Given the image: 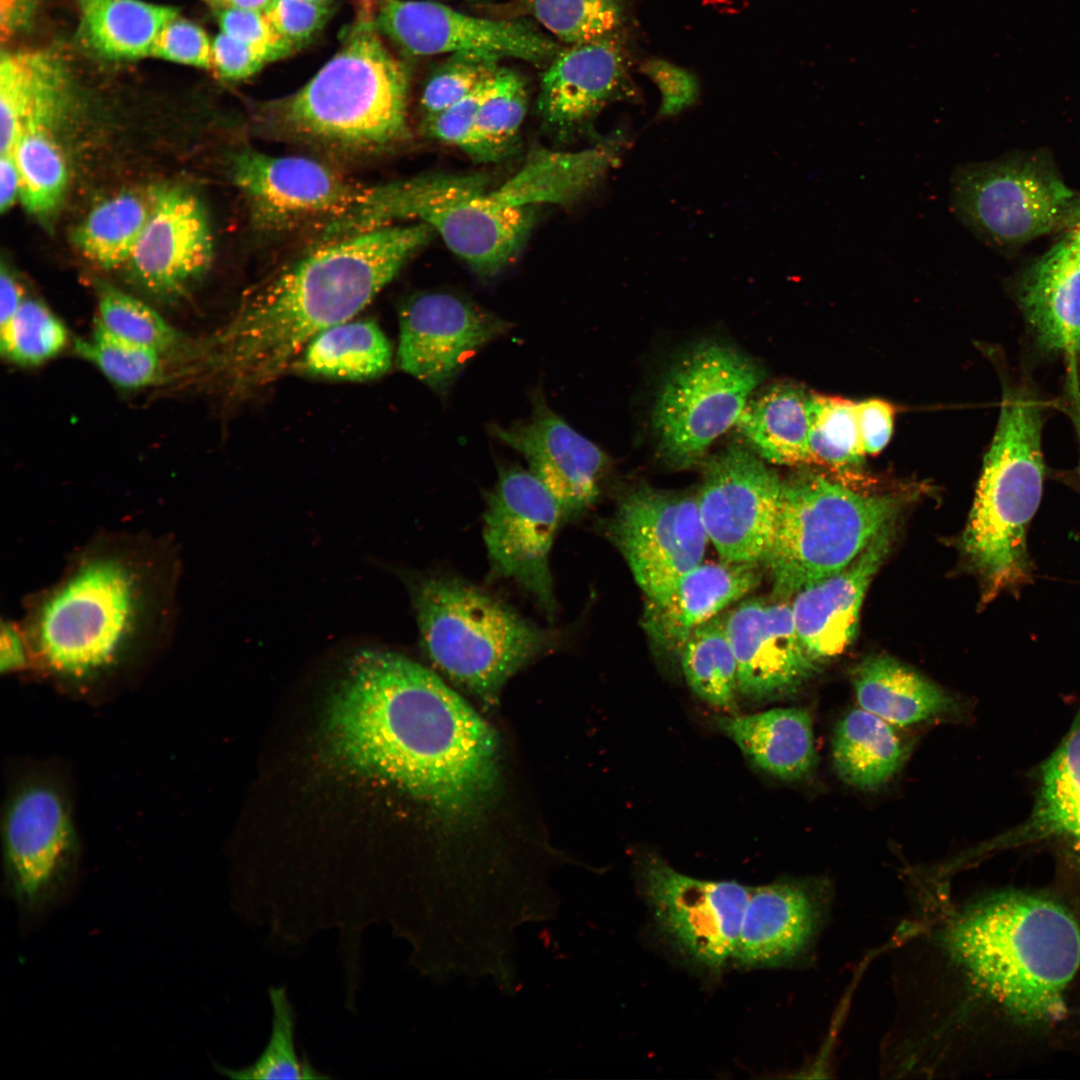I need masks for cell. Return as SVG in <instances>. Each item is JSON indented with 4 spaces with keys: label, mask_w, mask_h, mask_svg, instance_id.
Returning a JSON list of instances; mask_svg holds the SVG:
<instances>
[{
    "label": "cell",
    "mask_w": 1080,
    "mask_h": 1080,
    "mask_svg": "<svg viewBox=\"0 0 1080 1080\" xmlns=\"http://www.w3.org/2000/svg\"><path fill=\"white\" fill-rule=\"evenodd\" d=\"M810 395L798 386L778 384L750 397L736 424L760 458L780 465L812 462Z\"/></svg>",
    "instance_id": "cell-33"
},
{
    "label": "cell",
    "mask_w": 1080,
    "mask_h": 1080,
    "mask_svg": "<svg viewBox=\"0 0 1080 1080\" xmlns=\"http://www.w3.org/2000/svg\"><path fill=\"white\" fill-rule=\"evenodd\" d=\"M20 192V176L13 153L1 154L0 210L5 212L14 204Z\"/></svg>",
    "instance_id": "cell-57"
},
{
    "label": "cell",
    "mask_w": 1080,
    "mask_h": 1080,
    "mask_svg": "<svg viewBox=\"0 0 1080 1080\" xmlns=\"http://www.w3.org/2000/svg\"><path fill=\"white\" fill-rule=\"evenodd\" d=\"M1 840L10 895L25 914L43 913L67 891L80 859L72 794L61 769L35 762L14 773Z\"/></svg>",
    "instance_id": "cell-10"
},
{
    "label": "cell",
    "mask_w": 1080,
    "mask_h": 1080,
    "mask_svg": "<svg viewBox=\"0 0 1080 1080\" xmlns=\"http://www.w3.org/2000/svg\"><path fill=\"white\" fill-rule=\"evenodd\" d=\"M266 15L278 34L294 50L312 40L325 25L330 12L325 4L309 0H277Z\"/></svg>",
    "instance_id": "cell-51"
},
{
    "label": "cell",
    "mask_w": 1080,
    "mask_h": 1080,
    "mask_svg": "<svg viewBox=\"0 0 1080 1080\" xmlns=\"http://www.w3.org/2000/svg\"><path fill=\"white\" fill-rule=\"evenodd\" d=\"M23 290L15 276L2 264L0 272V320L6 322L24 301Z\"/></svg>",
    "instance_id": "cell-58"
},
{
    "label": "cell",
    "mask_w": 1080,
    "mask_h": 1080,
    "mask_svg": "<svg viewBox=\"0 0 1080 1080\" xmlns=\"http://www.w3.org/2000/svg\"><path fill=\"white\" fill-rule=\"evenodd\" d=\"M946 943L1017 1021L1043 1026L1063 1016L1080 964V929L1058 903L1020 892L989 897L953 921Z\"/></svg>",
    "instance_id": "cell-4"
},
{
    "label": "cell",
    "mask_w": 1080,
    "mask_h": 1080,
    "mask_svg": "<svg viewBox=\"0 0 1080 1080\" xmlns=\"http://www.w3.org/2000/svg\"><path fill=\"white\" fill-rule=\"evenodd\" d=\"M548 64L538 108L555 127L582 124L612 101L637 97L628 73L629 54L618 32L567 45Z\"/></svg>",
    "instance_id": "cell-22"
},
{
    "label": "cell",
    "mask_w": 1080,
    "mask_h": 1080,
    "mask_svg": "<svg viewBox=\"0 0 1080 1080\" xmlns=\"http://www.w3.org/2000/svg\"><path fill=\"white\" fill-rule=\"evenodd\" d=\"M325 728L344 766L395 784L440 813H470L494 787L493 730L435 673L400 654L355 653Z\"/></svg>",
    "instance_id": "cell-2"
},
{
    "label": "cell",
    "mask_w": 1080,
    "mask_h": 1080,
    "mask_svg": "<svg viewBox=\"0 0 1080 1080\" xmlns=\"http://www.w3.org/2000/svg\"><path fill=\"white\" fill-rule=\"evenodd\" d=\"M152 208L140 196L124 193L98 204L75 229L79 251L103 269L128 263Z\"/></svg>",
    "instance_id": "cell-37"
},
{
    "label": "cell",
    "mask_w": 1080,
    "mask_h": 1080,
    "mask_svg": "<svg viewBox=\"0 0 1080 1080\" xmlns=\"http://www.w3.org/2000/svg\"><path fill=\"white\" fill-rule=\"evenodd\" d=\"M212 43L198 25L179 17L167 23L157 35L150 56L211 69Z\"/></svg>",
    "instance_id": "cell-50"
},
{
    "label": "cell",
    "mask_w": 1080,
    "mask_h": 1080,
    "mask_svg": "<svg viewBox=\"0 0 1080 1080\" xmlns=\"http://www.w3.org/2000/svg\"><path fill=\"white\" fill-rule=\"evenodd\" d=\"M717 728L762 770L783 780H801L817 757L812 719L802 708H773L715 719Z\"/></svg>",
    "instance_id": "cell-30"
},
{
    "label": "cell",
    "mask_w": 1080,
    "mask_h": 1080,
    "mask_svg": "<svg viewBox=\"0 0 1080 1080\" xmlns=\"http://www.w3.org/2000/svg\"><path fill=\"white\" fill-rule=\"evenodd\" d=\"M37 0H0V32L2 44L10 41L30 22Z\"/></svg>",
    "instance_id": "cell-56"
},
{
    "label": "cell",
    "mask_w": 1080,
    "mask_h": 1080,
    "mask_svg": "<svg viewBox=\"0 0 1080 1080\" xmlns=\"http://www.w3.org/2000/svg\"><path fill=\"white\" fill-rule=\"evenodd\" d=\"M0 639V671L16 674L33 671L32 657L20 622L2 620Z\"/></svg>",
    "instance_id": "cell-55"
},
{
    "label": "cell",
    "mask_w": 1080,
    "mask_h": 1080,
    "mask_svg": "<svg viewBox=\"0 0 1080 1080\" xmlns=\"http://www.w3.org/2000/svg\"><path fill=\"white\" fill-rule=\"evenodd\" d=\"M489 433L520 453L529 471L561 507L563 522L592 507L600 493L607 455L573 429L534 392L531 415L508 426L490 424Z\"/></svg>",
    "instance_id": "cell-19"
},
{
    "label": "cell",
    "mask_w": 1080,
    "mask_h": 1080,
    "mask_svg": "<svg viewBox=\"0 0 1080 1080\" xmlns=\"http://www.w3.org/2000/svg\"><path fill=\"white\" fill-rule=\"evenodd\" d=\"M527 110L524 81L501 67L493 77L477 111L475 129L479 159L490 160L512 143Z\"/></svg>",
    "instance_id": "cell-46"
},
{
    "label": "cell",
    "mask_w": 1080,
    "mask_h": 1080,
    "mask_svg": "<svg viewBox=\"0 0 1080 1080\" xmlns=\"http://www.w3.org/2000/svg\"><path fill=\"white\" fill-rule=\"evenodd\" d=\"M265 62L253 47L225 33L219 34L212 42L211 69L223 79L248 78L259 71Z\"/></svg>",
    "instance_id": "cell-53"
},
{
    "label": "cell",
    "mask_w": 1080,
    "mask_h": 1080,
    "mask_svg": "<svg viewBox=\"0 0 1080 1080\" xmlns=\"http://www.w3.org/2000/svg\"><path fill=\"white\" fill-rule=\"evenodd\" d=\"M824 896L807 881L752 888L733 956L740 966H775L803 952L822 919Z\"/></svg>",
    "instance_id": "cell-25"
},
{
    "label": "cell",
    "mask_w": 1080,
    "mask_h": 1080,
    "mask_svg": "<svg viewBox=\"0 0 1080 1080\" xmlns=\"http://www.w3.org/2000/svg\"><path fill=\"white\" fill-rule=\"evenodd\" d=\"M763 378L760 367L736 349L700 343L673 364L653 409L660 454L676 468L696 464L737 423Z\"/></svg>",
    "instance_id": "cell-11"
},
{
    "label": "cell",
    "mask_w": 1080,
    "mask_h": 1080,
    "mask_svg": "<svg viewBox=\"0 0 1080 1080\" xmlns=\"http://www.w3.org/2000/svg\"><path fill=\"white\" fill-rule=\"evenodd\" d=\"M1039 776L1030 816L1002 841L1055 839L1080 853V711Z\"/></svg>",
    "instance_id": "cell-32"
},
{
    "label": "cell",
    "mask_w": 1080,
    "mask_h": 1080,
    "mask_svg": "<svg viewBox=\"0 0 1080 1080\" xmlns=\"http://www.w3.org/2000/svg\"><path fill=\"white\" fill-rule=\"evenodd\" d=\"M181 561L167 536L102 532L32 593L20 625L33 671L81 695L118 688L168 647Z\"/></svg>",
    "instance_id": "cell-1"
},
{
    "label": "cell",
    "mask_w": 1080,
    "mask_h": 1080,
    "mask_svg": "<svg viewBox=\"0 0 1080 1080\" xmlns=\"http://www.w3.org/2000/svg\"><path fill=\"white\" fill-rule=\"evenodd\" d=\"M231 175L253 223L272 231L320 219L326 224L348 210L363 189L313 159L249 148L232 157Z\"/></svg>",
    "instance_id": "cell-17"
},
{
    "label": "cell",
    "mask_w": 1080,
    "mask_h": 1080,
    "mask_svg": "<svg viewBox=\"0 0 1080 1080\" xmlns=\"http://www.w3.org/2000/svg\"><path fill=\"white\" fill-rule=\"evenodd\" d=\"M1041 429L1038 403L1006 392L961 541L988 598L1032 576L1027 535L1043 491Z\"/></svg>",
    "instance_id": "cell-6"
},
{
    "label": "cell",
    "mask_w": 1080,
    "mask_h": 1080,
    "mask_svg": "<svg viewBox=\"0 0 1080 1080\" xmlns=\"http://www.w3.org/2000/svg\"><path fill=\"white\" fill-rule=\"evenodd\" d=\"M856 418L865 454H877L890 440L894 423L893 406L881 399L856 403Z\"/></svg>",
    "instance_id": "cell-54"
},
{
    "label": "cell",
    "mask_w": 1080,
    "mask_h": 1080,
    "mask_svg": "<svg viewBox=\"0 0 1080 1080\" xmlns=\"http://www.w3.org/2000/svg\"><path fill=\"white\" fill-rule=\"evenodd\" d=\"M486 499L483 538L492 570L521 586L552 620L557 604L549 554L563 522L560 505L519 466L502 467Z\"/></svg>",
    "instance_id": "cell-12"
},
{
    "label": "cell",
    "mask_w": 1080,
    "mask_h": 1080,
    "mask_svg": "<svg viewBox=\"0 0 1080 1080\" xmlns=\"http://www.w3.org/2000/svg\"><path fill=\"white\" fill-rule=\"evenodd\" d=\"M639 866L655 920L681 952L711 970L733 959L752 888L687 876L652 854Z\"/></svg>",
    "instance_id": "cell-14"
},
{
    "label": "cell",
    "mask_w": 1080,
    "mask_h": 1080,
    "mask_svg": "<svg viewBox=\"0 0 1080 1080\" xmlns=\"http://www.w3.org/2000/svg\"><path fill=\"white\" fill-rule=\"evenodd\" d=\"M511 323L459 296L426 292L399 313V367L443 394L483 346Z\"/></svg>",
    "instance_id": "cell-18"
},
{
    "label": "cell",
    "mask_w": 1080,
    "mask_h": 1080,
    "mask_svg": "<svg viewBox=\"0 0 1080 1080\" xmlns=\"http://www.w3.org/2000/svg\"><path fill=\"white\" fill-rule=\"evenodd\" d=\"M950 209L976 237L1011 250L1080 220V191L1046 152H1020L954 168Z\"/></svg>",
    "instance_id": "cell-9"
},
{
    "label": "cell",
    "mask_w": 1080,
    "mask_h": 1080,
    "mask_svg": "<svg viewBox=\"0 0 1080 1080\" xmlns=\"http://www.w3.org/2000/svg\"><path fill=\"white\" fill-rule=\"evenodd\" d=\"M309 1L319 3V4H325L326 2L331 1V0H309Z\"/></svg>",
    "instance_id": "cell-61"
},
{
    "label": "cell",
    "mask_w": 1080,
    "mask_h": 1080,
    "mask_svg": "<svg viewBox=\"0 0 1080 1080\" xmlns=\"http://www.w3.org/2000/svg\"><path fill=\"white\" fill-rule=\"evenodd\" d=\"M1029 264L1018 300L1039 345L1080 355V220Z\"/></svg>",
    "instance_id": "cell-26"
},
{
    "label": "cell",
    "mask_w": 1080,
    "mask_h": 1080,
    "mask_svg": "<svg viewBox=\"0 0 1080 1080\" xmlns=\"http://www.w3.org/2000/svg\"><path fill=\"white\" fill-rule=\"evenodd\" d=\"M213 241L201 202L181 187L157 190L128 261L133 279L164 301L183 297L208 270Z\"/></svg>",
    "instance_id": "cell-20"
},
{
    "label": "cell",
    "mask_w": 1080,
    "mask_h": 1080,
    "mask_svg": "<svg viewBox=\"0 0 1080 1080\" xmlns=\"http://www.w3.org/2000/svg\"><path fill=\"white\" fill-rule=\"evenodd\" d=\"M375 29L415 56L480 51L545 64L560 50L528 22L476 17L431 1L378 0Z\"/></svg>",
    "instance_id": "cell-16"
},
{
    "label": "cell",
    "mask_w": 1080,
    "mask_h": 1080,
    "mask_svg": "<svg viewBox=\"0 0 1080 1080\" xmlns=\"http://www.w3.org/2000/svg\"><path fill=\"white\" fill-rule=\"evenodd\" d=\"M852 681L860 707L892 725H913L959 712L950 694L888 656L862 661Z\"/></svg>",
    "instance_id": "cell-31"
},
{
    "label": "cell",
    "mask_w": 1080,
    "mask_h": 1080,
    "mask_svg": "<svg viewBox=\"0 0 1080 1080\" xmlns=\"http://www.w3.org/2000/svg\"><path fill=\"white\" fill-rule=\"evenodd\" d=\"M218 22L223 33L250 45L266 61L279 59L293 51L266 13L228 7L218 13Z\"/></svg>",
    "instance_id": "cell-49"
},
{
    "label": "cell",
    "mask_w": 1080,
    "mask_h": 1080,
    "mask_svg": "<svg viewBox=\"0 0 1080 1080\" xmlns=\"http://www.w3.org/2000/svg\"><path fill=\"white\" fill-rule=\"evenodd\" d=\"M207 1L215 3V4H221V5H224V3H225V0H207Z\"/></svg>",
    "instance_id": "cell-60"
},
{
    "label": "cell",
    "mask_w": 1080,
    "mask_h": 1080,
    "mask_svg": "<svg viewBox=\"0 0 1080 1080\" xmlns=\"http://www.w3.org/2000/svg\"><path fill=\"white\" fill-rule=\"evenodd\" d=\"M737 663L738 693L763 701L795 692L817 670L785 603L750 599L726 618Z\"/></svg>",
    "instance_id": "cell-21"
},
{
    "label": "cell",
    "mask_w": 1080,
    "mask_h": 1080,
    "mask_svg": "<svg viewBox=\"0 0 1080 1080\" xmlns=\"http://www.w3.org/2000/svg\"><path fill=\"white\" fill-rule=\"evenodd\" d=\"M63 322L44 304L24 299L0 328V350L21 366L40 365L58 355L68 343Z\"/></svg>",
    "instance_id": "cell-45"
},
{
    "label": "cell",
    "mask_w": 1080,
    "mask_h": 1080,
    "mask_svg": "<svg viewBox=\"0 0 1080 1080\" xmlns=\"http://www.w3.org/2000/svg\"><path fill=\"white\" fill-rule=\"evenodd\" d=\"M679 660L694 694L719 709H735L737 663L726 618L717 615L696 627L682 647Z\"/></svg>",
    "instance_id": "cell-38"
},
{
    "label": "cell",
    "mask_w": 1080,
    "mask_h": 1080,
    "mask_svg": "<svg viewBox=\"0 0 1080 1080\" xmlns=\"http://www.w3.org/2000/svg\"><path fill=\"white\" fill-rule=\"evenodd\" d=\"M901 502L865 494L818 474L783 480L774 535L763 561L776 595L787 597L847 567Z\"/></svg>",
    "instance_id": "cell-8"
},
{
    "label": "cell",
    "mask_w": 1080,
    "mask_h": 1080,
    "mask_svg": "<svg viewBox=\"0 0 1080 1080\" xmlns=\"http://www.w3.org/2000/svg\"><path fill=\"white\" fill-rule=\"evenodd\" d=\"M500 59L480 51L449 54L428 80L421 95V107L426 116L453 105L490 80L501 68Z\"/></svg>",
    "instance_id": "cell-47"
},
{
    "label": "cell",
    "mask_w": 1080,
    "mask_h": 1080,
    "mask_svg": "<svg viewBox=\"0 0 1080 1080\" xmlns=\"http://www.w3.org/2000/svg\"><path fill=\"white\" fill-rule=\"evenodd\" d=\"M97 288L96 321L105 329L166 355L186 348L184 337L150 305L106 283Z\"/></svg>",
    "instance_id": "cell-43"
},
{
    "label": "cell",
    "mask_w": 1080,
    "mask_h": 1080,
    "mask_svg": "<svg viewBox=\"0 0 1080 1080\" xmlns=\"http://www.w3.org/2000/svg\"><path fill=\"white\" fill-rule=\"evenodd\" d=\"M493 77L460 101L436 114L425 116L426 133L438 141L454 145L479 159L475 129L476 115Z\"/></svg>",
    "instance_id": "cell-48"
},
{
    "label": "cell",
    "mask_w": 1080,
    "mask_h": 1080,
    "mask_svg": "<svg viewBox=\"0 0 1080 1080\" xmlns=\"http://www.w3.org/2000/svg\"><path fill=\"white\" fill-rule=\"evenodd\" d=\"M406 68L362 21L339 52L273 111V130L326 149L377 152L408 134Z\"/></svg>",
    "instance_id": "cell-5"
},
{
    "label": "cell",
    "mask_w": 1080,
    "mask_h": 1080,
    "mask_svg": "<svg viewBox=\"0 0 1080 1080\" xmlns=\"http://www.w3.org/2000/svg\"><path fill=\"white\" fill-rule=\"evenodd\" d=\"M81 33L96 53L110 59L149 56L161 29L177 9L141 0H76Z\"/></svg>",
    "instance_id": "cell-35"
},
{
    "label": "cell",
    "mask_w": 1080,
    "mask_h": 1080,
    "mask_svg": "<svg viewBox=\"0 0 1080 1080\" xmlns=\"http://www.w3.org/2000/svg\"><path fill=\"white\" fill-rule=\"evenodd\" d=\"M45 124H30L18 139L13 155L20 176V199L31 214L45 217L60 205L68 183L61 152Z\"/></svg>",
    "instance_id": "cell-40"
},
{
    "label": "cell",
    "mask_w": 1080,
    "mask_h": 1080,
    "mask_svg": "<svg viewBox=\"0 0 1080 1080\" xmlns=\"http://www.w3.org/2000/svg\"><path fill=\"white\" fill-rule=\"evenodd\" d=\"M782 486L774 470L739 446L707 463L696 499L708 539L722 561L763 563L774 535Z\"/></svg>",
    "instance_id": "cell-15"
},
{
    "label": "cell",
    "mask_w": 1080,
    "mask_h": 1080,
    "mask_svg": "<svg viewBox=\"0 0 1080 1080\" xmlns=\"http://www.w3.org/2000/svg\"><path fill=\"white\" fill-rule=\"evenodd\" d=\"M757 564L701 563L662 597L648 600L642 625L657 652L679 658L691 632L754 589Z\"/></svg>",
    "instance_id": "cell-27"
},
{
    "label": "cell",
    "mask_w": 1080,
    "mask_h": 1080,
    "mask_svg": "<svg viewBox=\"0 0 1080 1080\" xmlns=\"http://www.w3.org/2000/svg\"><path fill=\"white\" fill-rule=\"evenodd\" d=\"M69 74L47 48L6 51L0 59V151L12 153L30 124L51 125L66 100Z\"/></svg>",
    "instance_id": "cell-28"
},
{
    "label": "cell",
    "mask_w": 1080,
    "mask_h": 1080,
    "mask_svg": "<svg viewBox=\"0 0 1080 1080\" xmlns=\"http://www.w3.org/2000/svg\"><path fill=\"white\" fill-rule=\"evenodd\" d=\"M271 1031L268 1042L252 1063L229 1068L216 1064L215 1069L233 1080H322L329 1078L317 1070L296 1047V1012L285 986H270Z\"/></svg>",
    "instance_id": "cell-39"
},
{
    "label": "cell",
    "mask_w": 1080,
    "mask_h": 1080,
    "mask_svg": "<svg viewBox=\"0 0 1080 1080\" xmlns=\"http://www.w3.org/2000/svg\"><path fill=\"white\" fill-rule=\"evenodd\" d=\"M893 726L861 707L845 714L832 741L833 763L844 782L874 790L897 773L906 750Z\"/></svg>",
    "instance_id": "cell-34"
},
{
    "label": "cell",
    "mask_w": 1080,
    "mask_h": 1080,
    "mask_svg": "<svg viewBox=\"0 0 1080 1080\" xmlns=\"http://www.w3.org/2000/svg\"><path fill=\"white\" fill-rule=\"evenodd\" d=\"M855 405L839 397L810 395L809 450L812 461L838 468L863 461L866 454L861 444Z\"/></svg>",
    "instance_id": "cell-44"
},
{
    "label": "cell",
    "mask_w": 1080,
    "mask_h": 1080,
    "mask_svg": "<svg viewBox=\"0 0 1080 1080\" xmlns=\"http://www.w3.org/2000/svg\"><path fill=\"white\" fill-rule=\"evenodd\" d=\"M607 534L647 600L662 597L700 565L709 540L696 496L649 486L621 500Z\"/></svg>",
    "instance_id": "cell-13"
},
{
    "label": "cell",
    "mask_w": 1080,
    "mask_h": 1080,
    "mask_svg": "<svg viewBox=\"0 0 1080 1080\" xmlns=\"http://www.w3.org/2000/svg\"><path fill=\"white\" fill-rule=\"evenodd\" d=\"M75 351L114 385L128 390L146 388L166 377L163 352L117 336L95 321L87 338L77 339Z\"/></svg>",
    "instance_id": "cell-41"
},
{
    "label": "cell",
    "mask_w": 1080,
    "mask_h": 1080,
    "mask_svg": "<svg viewBox=\"0 0 1080 1080\" xmlns=\"http://www.w3.org/2000/svg\"><path fill=\"white\" fill-rule=\"evenodd\" d=\"M535 19L557 40L572 45L619 32L627 0H525Z\"/></svg>",
    "instance_id": "cell-42"
},
{
    "label": "cell",
    "mask_w": 1080,
    "mask_h": 1080,
    "mask_svg": "<svg viewBox=\"0 0 1080 1080\" xmlns=\"http://www.w3.org/2000/svg\"><path fill=\"white\" fill-rule=\"evenodd\" d=\"M422 647L449 679L485 703L550 646L551 635L490 593L455 577L409 583Z\"/></svg>",
    "instance_id": "cell-7"
},
{
    "label": "cell",
    "mask_w": 1080,
    "mask_h": 1080,
    "mask_svg": "<svg viewBox=\"0 0 1080 1080\" xmlns=\"http://www.w3.org/2000/svg\"><path fill=\"white\" fill-rule=\"evenodd\" d=\"M277 0H225L224 5L233 8L251 10L266 13Z\"/></svg>",
    "instance_id": "cell-59"
},
{
    "label": "cell",
    "mask_w": 1080,
    "mask_h": 1080,
    "mask_svg": "<svg viewBox=\"0 0 1080 1080\" xmlns=\"http://www.w3.org/2000/svg\"><path fill=\"white\" fill-rule=\"evenodd\" d=\"M623 144V136L616 133L581 151H536L513 176L490 191L513 208L569 204L615 166Z\"/></svg>",
    "instance_id": "cell-29"
},
{
    "label": "cell",
    "mask_w": 1080,
    "mask_h": 1080,
    "mask_svg": "<svg viewBox=\"0 0 1080 1080\" xmlns=\"http://www.w3.org/2000/svg\"><path fill=\"white\" fill-rule=\"evenodd\" d=\"M893 524L877 534L847 567L795 594L791 605L794 624L817 663L839 655L854 639L865 592L889 551Z\"/></svg>",
    "instance_id": "cell-24"
},
{
    "label": "cell",
    "mask_w": 1080,
    "mask_h": 1080,
    "mask_svg": "<svg viewBox=\"0 0 1080 1080\" xmlns=\"http://www.w3.org/2000/svg\"><path fill=\"white\" fill-rule=\"evenodd\" d=\"M641 70L655 82L662 96L660 115L679 113L696 102L699 85L696 77L686 69L662 59H650Z\"/></svg>",
    "instance_id": "cell-52"
},
{
    "label": "cell",
    "mask_w": 1080,
    "mask_h": 1080,
    "mask_svg": "<svg viewBox=\"0 0 1080 1080\" xmlns=\"http://www.w3.org/2000/svg\"><path fill=\"white\" fill-rule=\"evenodd\" d=\"M348 320L318 333L298 363L305 373L339 380L365 381L391 367V344L374 321Z\"/></svg>",
    "instance_id": "cell-36"
},
{
    "label": "cell",
    "mask_w": 1080,
    "mask_h": 1080,
    "mask_svg": "<svg viewBox=\"0 0 1080 1080\" xmlns=\"http://www.w3.org/2000/svg\"><path fill=\"white\" fill-rule=\"evenodd\" d=\"M446 246L480 275L491 276L519 252L533 226V208H513L489 190L447 197L420 209Z\"/></svg>",
    "instance_id": "cell-23"
},
{
    "label": "cell",
    "mask_w": 1080,
    "mask_h": 1080,
    "mask_svg": "<svg viewBox=\"0 0 1080 1080\" xmlns=\"http://www.w3.org/2000/svg\"><path fill=\"white\" fill-rule=\"evenodd\" d=\"M434 233L419 222L329 240L246 296L208 344L211 368L235 392L271 381L318 333L353 319Z\"/></svg>",
    "instance_id": "cell-3"
}]
</instances>
